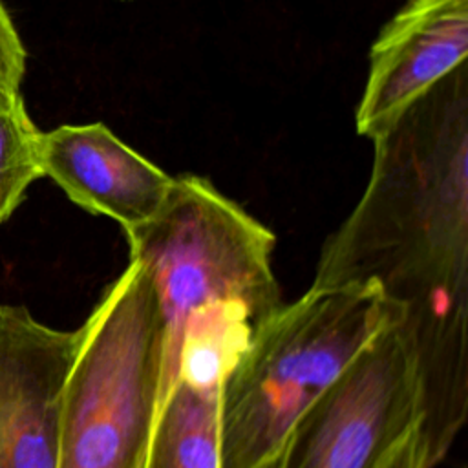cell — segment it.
I'll return each instance as SVG.
<instances>
[{"mask_svg": "<svg viewBox=\"0 0 468 468\" xmlns=\"http://www.w3.org/2000/svg\"><path fill=\"white\" fill-rule=\"evenodd\" d=\"M26 71V49L16 29L0 4V84L20 88Z\"/></svg>", "mask_w": 468, "mask_h": 468, "instance_id": "8fae6325", "label": "cell"}, {"mask_svg": "<svg viewBox=\"0 0 468 468\" xmlns=\"http://www.w3.org/2000/svg\"><path fill=\"white\" fill-rule=\"evenodd\" d=\"M161 360L157 294L144 267L128 260L79 327L62 389L57 468H144Z\"/></svg>", "mask_w": 468, "mask_h": 468, "instance_id": "277c9868", "label": "cell"}, {"mask_svg": "<svg viewBox=\"0 0 468 468\" xmlns=\"http://www.w3.org/2000/svg\"><path fill=\"white\" fill-rule=\"evenodd\" d=\"M468 0H410L378 33L356 108V132L373 139L411 99L466 60Z\"/></svg>", "mask_w": 468, "mask_h": 468, "instance_id": "52a82bcc", "label": "cell"}, {"mask_svg": "<svg viewBox=\"0 0 468 468\" xmlns=\"http://www.w3.org/2000/svg\"><path fill=\"white\" fill-rule=\"evenodd\" d=\"M124 234L130 260L152 280L163 318L159 410L177 378L188 322L225 313L258 331L283 305L271 263L276 238L196 174L176 176L161 208Z\"/></svg>", "mask_w": 468, "mask_h": 468, "instance_id": "3957f363", "label": "cell"}, {"mask_svg": "<svg viewBox=\"0 0 468 468\" xmlns=\"http://www.w3.org/2000/svg\"><path fill=\"white\" fill-rule=\"evenodd\" d=\"M285 450V448H283ZM283 450L274 457V459H271L267 464H263L261 468H282L283 466Z\"/></svg>", "mask_w": 468, "mask_h": 468, "instance_id": "4fadbf2b", "label": "cell"}, {"mask_svg": "<svg viewBox=\"0 0 468 468\" xmlns=\"http://www.w3.org/2000/svg\"><path fill=\"white\" fill-rule=\"evenodd\" d=\"M77 344L79 329H55L24 305L0 303V468H57Z\"/></svg>", "mask_w": 468, "mask_h": 468, "instance_id": "8992f818", "label": "cell"}, {"mask_svg": "<svg viewBox=\"0 0 468 468\" xmlns=\"http://www.w3.org/2000/svg\"><path fill=\"white\" fill-rule=\"evenodd\" d=\"M419 422L415 360L406 336L391 324L298 419L282 468H378Z\"/></svg>", "mask_w": 468, "mask_h": 468, "instance_id": "5b68a950", "label": "cell"}, {"mask_svg": "<svg viewBox=\"0 0 468 468\" xmlns=\"http://www.w3.org/2000/svg\"><path fill=\"white\" fill-rule=\"evenodd\" d=\"M373 144L367 186L325 239L313 287L371 289L397 311L435 468L468 410L466 60L411 99Z\"/></svg>", "mask_w": 468, "mask_h": 468, "instance_id": "6da1fadb", "label": "cell"}, {"mask_svg": "<svg viewBox=\"0 0 468 468\" xmlns=\"http://www.w3.org/2000/svg\"><path fill=\"white\" fill-rule=\"evenodd\" d=\"M378 468H428L419 426L410 430L380 461Z\"/></svg>", "mask_w": 468, "mask_h": 468, "instance_id": "7c38bea8", "label": "cell"}, {"mask_svg": "<svg viewBox=\"0 0 468 468\" xmlns=\"http://www.w3.org/2000/svg\"><path fill=\"white\" fill-rule=\"evenodd\" d=\"M38 165L75 205L112 218L122 230L148 221L174 179L102 122L40 132Z\"/></svg>", "mask_w": 468, "mask_h": 468, "instance_id": "ba28073f", "label": "cell"}, {"mask_svg": "<svg viewBox=\"0 0 468 468\" xmlns=\"http://www.w3.org/2000/svg\"><path fill=\"white\" fill-rule=\"evenodd\" d=\"M223 378L181 373L159 406L144 468H219Z\"/></svg>", "mask_w": 468, "mask_h": 468, "instance_id": "9c48e42d", "label": "cell"}, {"mask_svg": "<svg viewBox=\"0 0 468 468\" xmlns=\"http://www.w3.org/2000/svg\"><path fill=\"white\" fill-rule=\"evenodd\" d=\"M38 135L18 90L0 84V225L24 201L29 185L42 177Z\"/></svg>", "mask_w": 468, "mask_h": 468, "instance_id": "30bf717a", "label": "cell"}, {"mask_svg": "<svg viewBox=\"0 0 468 468\" xmlns=\"http://www.w3.org/2000/svg\"><path fill=\"white\" fill-rule=\"evenodd\" d=\"M399 314L375 291L313 287L250 338L219 391V468H261L307 408Z\"/></svg>", "mask_w": 468, "mask_h": 468, "instance_id": "7a4b0ae2", "label": "cell"}]
</instances>
